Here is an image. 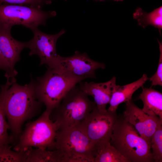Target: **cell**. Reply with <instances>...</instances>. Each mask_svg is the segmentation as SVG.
<instances>
[{
	"label": "cell",
	"instance_id": "1",
	"mask_svg": "<svg viewBox=\"0 0 162 162\" xmlns=\"http://www.w3.org/2000/svg\"><path fill=\"white\" fill-rule=\"evenodd\" d=\"M35 82L32 78L24 86L13 82L6 90L4 108L13 138H18L24 122L40 111L42 104L37 98Z\"/></svg>",
	"mask_w": 162,
	"mask_h": 162
},
{
	"label": "cell",
	"instance_id": "2",
	"mask_svg": "<svg viewBox=\"0 0 162 162\" xmlns=\"http://www.w3.org/2000/svg\"><path fill=\"white\" fill-rule=\"evenodd\" d=\"M86 79L66 73L56 67L48 68L43 76L35 80L36 97L45 106L46 110L51 114L67 93Z\"/></svg>",
	"mask_w": 162,
	"mask_h": 162
},
{
	"label": "cell",
	"instance_id": "3",
	"mask_svg": "<svg viewBox=\"0 0 162 162\" xmlns=\"http://www.w3.org/2000/svg\"><path fill=\"white\" fill-rule=\"evenodd\" d=\"M110 142L130 162H153L150 142L141 137L123 116H118Z\"/></svg>",
	"mask_w": 162,
	"mask_h": 162
},
{
	"label": "cell",
	"instance_id": "4",
	"mask_svg": "<svg viewBox=\"0 0 162 162\" xmlns=\"http://www.w3.org/2000/svg\"><path fill=\"white\" fill-rule=\"evenodd\" d=\"M51 149L57 151L63 162H94L96 146L78 128L58 130Z\"/></svg>",
	"mask_w": 162,
	"mask_h": 162
},
{
	"label": "cell",
	"instance_id": "5",
	"mask_svg": "<svg viewBox=\"0 0 162 162\" xmlns=\"http://www.w3.org/2000/svg\"><path fill=\"white\" fill-rule=\"evenodd\" d=\"M96 106L94 102L76 85L52 112L53 121L58 130L77 127Z\"/></svg>",
	"mask_w": 162,
	"mask_h": 162
},
{
	"label": "cell",
	"instance_id": "6",
	"mask_svg": "<svg viewBox=\"0 0 162 162\" xmlns=\"http://www.w3.org/2000/svg\"><path fill=\"white\" fill-rule=\"evenodd\" d=\"M51 114L45 110L37 119L27 123L18 138L14 150L24 152L32 147L51 149L58 130L56 123L51 119Z\"/></svg>",
	"mask_w": 162,
	"mask_h": 162
},
{
	"label": "cell",
	"instance_id": "7",
	"mask_svg": "<svg viewBox=\"0 0 162 162\" xmlns=\"http://www.w3.org/2000/svg\"><path fill=\"white\" fill-rule=\"evenodd\" d=\"M55 11H46L32 6L0 4V22L12 27L21 25L32 31L56 16Z\"/></svg>",
	"mask_w": 162,
	"mask_h": 162
},
{
	"label": "cell",
	"instance_id": "8",
	"mask_svg": "<svg viewBox=\"0 0 162 162\" xmlns=\"http://www.w3.org/2000/svg\"><path fill=\"white\" fill-rule=\"evenodd\" d=\"M118 116L116 112H100L96 106L77 127L98 149L110 142Z\"/></svg>",
	"mask_w": 162,
	"mask_h": 162
},
{
	"label": "cell",
	"instance_id": "9",
	"mask_svg": "<svg viewBox=\"0 0 162 162\" xmlns=\"http://www.w3.org/2000/svg\"><path fill=\"white\" fill-rule=\"evenodd\" d=\"M32 31L33 38L26 42V48L30 50L29 55L38 56L40 60L39 66L45 64L48 68L52 67L60 56L56 52L57 41L65 31L62 29L58 33L53 34L45 33L38 28Z\"/></svg>",
	"mask_w": 162,
	"mask_h": 162
},
{
	"label": "cell",
	"instance_id": "10",
	"mask_svg": "<svg viewBox=\"0 0 162 162\" xmlns=\"http://www.w3.org/2000/svg\"><path fill=\"white\" fill-rule=\"evenodd\" d=\"M64 72L87 78H96V70L106 68L105 64L91 59L86 52L76 51L72 56L64 57L59 56L54 66Z\"/></svg>",
	"mask_w": 162,
	"mask_h": 162
},
{
	"label": "cell",
	"instance_id": "11",
	"mask_svg": "<svg viewBox=\"0 0 162 162\" xmlns=\"http://www.w3.org/2000/svg\"><path fill=\"white\" fill-rule=\"evenodd\" d=\"M125 103L123 118L133 126L141 137L150 142L152 136L162 124V120L157 116L144 112L132 100Z\"/></svg>",
	"mask_w": 162,
	"mask_h": 162
},
{
	"label": "cell",
	"instance_id": "12",
	"mask_svg": "<svg viewBox=\"0 0 162 162\" xmlns=\"http://www.w3.org/2000/svg\"><path fill=\"white\" fill-rule=\"evenodd\" d=\"M11 27L0 22V50L7 63L9 74L7 80L16 82L17 72L14 68L16 64L21 59L20 54L26 48L27 42L14 39L11 34Z\"/></svg>",
	"mask_w": 162,
	"mask_h": 162
},
{
	"label": "cell",
	"instance_id": "13",
	"mask_svg": "<svg viewBox=\"0 0 162 162\" xmlns=\"http://www.w3.org/2000/svg\"><path fill=\"white\" fill-rule=\"evenodd\" d=\"M116 81V78L113 76L110 80L104 82L81 81L79 83V86L88 96L93 98L98 110L101 113H105L107 111L106 105L109 104L117 85Z\"/></svg>",
	"mask_w": 162,
	"mask_h": 162
},
{
	"label": "cell",
	"instance_id": "14",
	"mask_svg": "<svg viewBox=\"0 0 162 162\" xmlns=\"http://www.w3.org/2000/svg\"><path fill=\"white\" fill-rule=\"evenodd\" d=\"M148 78L146 74H144L141 78L135 82L123 86L116 85L112 95L110 106L107 111L116 112L119 105L131 100L133 94L142 87Z\"/></svg>",
	"mask_w": 162,
	"mask_h": 162
},
{
	"label": "cell",
	"instance_id": "15",
	"mask_svg": "<svg viewBox=\"0 0 162 162\" xmlns=\"http://www.w3.org/2000/svg\"><path fill=\"white\" fill-rule=\"evenodd\" d=\"M138 98L142 101V110L146 114L158 116L162 120V94L151 88L143 86Z\"/></svg>",
	"mask_w": 162,
	"mask_h": 162
},
{
	"label": "cell",
	"instance_id": "16",
	"mask_svg": "<svg viewBox=\"0 0 162 162\" xmlns=\"http://www.w3.org/2000/svg\"><path fill=\"white\" fill-rule=\"evenodd\" d=\"M134 18L138 24L145 28L152 25L158 28L160 33L162 28V6L150 13L144 11L140 8H137L133 14Z\"/></svg>",
	"mask_w": 162,
	"mask_h": 162
},
{
	"label": "cell",
	"instance_id": "17",
	"mask_svg": "<svg viewBox=\"0 0 162 162\" xmlns=\"http://www.w3.org/2000/svg\"><path fill=\"white\" fill-rule=\"evenodd\" d=\"M9 81H7L4 85H1L0 89V146L9 145L14 140L13 137L9 135L8 131L10 129V126L6 120L4 112V104L5 93L7 89L11 85Z\"/></svg>",
	"mask_w": 162,
	"mask_h": 162
},
{
	"label": "cell",
	"instance_id": "18",
	"mask_svg": "<svg viewBox=\"0 0 162 162\" xmlns=\"http://www.w3.org/2000/svg\"><path fill=\"white\" fill-rule=\"evenodd\" d=\"M27 150L26 162H63L61 154L56 150L50 151L45 149L30 147Z\"/></svg>",
	"mask_w": 162,
	"mask_h": 162
},
{
	"label": "cell",
	"instance_id": "19",
	"mask_svg": "<svg viewBox=\"0 0 162 162\" xmlns=\"http://www.w3.org/2000/svg\"><path fill=\"white\" fill-rule=\"evenodd\" d=\"M94 162H130L109 142L99 148Z\"/></svg>",
	"mask_w": 162,
	"mask_h": 162
},
{
	"label": "cell",
	"instance_id": "20",
	"mask_svg": "<svg viewBox=\"0 0 162 162\" xmlns=\"http://www.w3.org/2000/svg\"><path fill=\"white\" fill-rule=\"evenodd\" d=\"M9 145L0 146V162H26L27 151H13Z\"/></svg>",
	"mask_w": 162,
	"mask_h": 162
},
{
	"label": "cell",
	"instance_id": "21",
	"mask_svg": "<svg viewBox=\"0 0 162 162\" xmlns=\"http://www.w3.org/2000/svg\"><path fill=\"white\" fill-rule=\"evenodd\" d=\"M151 148L153 162H162V126L160 125L152 136Z\"/></svg>",
	"mask_w": 162,
	"mask_h": 162
},
{
	"label": "cell",
	"instance_id": "22",
	"mask_svg": "<svg viewBox=\"0 0 162 162\" xmlns=\"http://www.w3.org/2000/svg\"><path fill=\"white\" fill-rule=\"evenodd\" d=\"M160 51L159 63L156 72L152 76L148 78L151 82V86H162V43L158 40Z\"/></svg>",
	"mask_w": 162,
	"mask_h": 162
},
{
	"label": "cell",
	"instance_id": "23",
	"mask_svg": "<svg viewBox=\"0 0 162 162\" xmlns=\"http://www.w3.org/2000/svg\"><path fill=\"white\" fill-rule=\"evenodd\" d=\"M49 2L46 0H0V4L27 5L40 8Z\"/></svg>",
	"mask_w": 162,
	"mask_h": 162
},
{
	"label": "cell",
	"instance_id": "24",
	"mask_svg": "<svg viewBox=\"0 0 162 162\" xmlns=\"http://www.w3.org/2000/svg\"><path fill=\"white\" fill-rule=\"evenodd\" d=\"M0 70H2L5 72L4 76L8 78L9 70L6 62L0 50Z\"/></svg>",
	"mask_w": 162,
	"mask_h": 162
},
{
	"label": "cell",
	"instance_id": "25",
	"mask_svg": "<svg viewBox=\"0 0 162 162\" xmlns=\"http://www.w3.org/2000/svg\"><path fill=\"white\" fill-rule=\"evenodd\" d=\"M104 0H102V1H103ZM114 0L115 1H123V0Z\"/></svg>",
	"mask_w": 162,
	"mask_h": 162
},
{
	"label": "cell",
	"instance_id": "26",
	"mask_svg": "<svg viewBox=\"0 0 162 162\" xmlns=\"http://www.w3.org/2000/svg\"><path fill=\"white\" fill-rule=\"evenodd\" d=\"M96 1H102V0H95Z\"/></svg>",
	"mask_w": 162,
	"mask_h": 162
}]
</instances>
